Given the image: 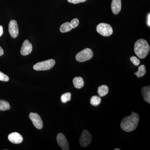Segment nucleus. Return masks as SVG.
<instances>
[{
    "instance_id": "1",
    "label": "nucleus",
    "mask_w": 150,
    "mask_h": 150,
    "mask_svg": "<svg viewBox=\"0 0 150 150\" xmlns=\"http://www.w3.org/2000/svg\"><path fill=\"white\" fill-rule=\"evenodd\" d=\"M139 121V114L131 111V114L126 116L122 119L121 123V129L127 132H132L137 128Z\"/></svg>"
},
{
    "instance_id": "2",
    "label": "nucleus",
    "mask_w": 150,
    "mask_h": 150,
    "mask_svg": "<svg viewBox=\"0 0 150 150\" xmlns=\"http://www.w3.org/2000/svg\"><path fill=\"white\" fill-rule=\"evenodd\" d=\"M134 52L139 58L144 59L149 54L150 47L149 43L146 40L139 39L134 45Z\"/></svg>"
},
{
    "instance_id": "3",
    "label": "nucleus",
    "mask_w": 150,
    "mask_h": 150,
    "mask_svg": "<svg viewBox=\"0 0 150 150\" xmlns=\"http://www.w3.org/2000/svg\"><path fill=\"white\" fill-rule=\"evenodd\" d=\"M56 64L55 60L49 59L43 62H39L33 66V69L36 71H47L52 69Z\"/></svg>"
},
{
    "instance_id": "4",
    "label": "nucleus",
    "mask_w": 150,
    "mask_h": 150,
    "mask_svg": "<svg viewBox=\"0 0 150 150\" xmlns=\"http://www.w3.org/2000/svg\"><path fill=\"white\" fill-rule=\"evenodd\" d=\"M93 53L91 49L86 48L79 52L76 56L78 62H83L90 60L93 57Z\"/></svg>"
},
{
    "instance_id": "5",
    "label": "nucleus",
    "mask_w": 150,
    "mask_h": 150,
    "mask_svg": "<svg viewBox=\"0 0 150 150\" xmlns=\"http://www.w3.org/2000/svg\"><path fill=\"white\" fill-rule=\"evenodd\" d=\"M96 30L98 33L103 36H110L112 35L113 30L110 25L105 23H100L97 26Z\"/></svg>"
},
{
    "instance_id": "6",
    "label": "nucleus",
    "mask_w": 150,
    "mask_h": 150,
    "mask_svg": "<svg viewBox=\"0 0 150 150\" xmlns=\"http://www.w3.org/2000/svg\"><path fill=\"white\" fill-rule=\"evenodd\" d=\"M92 141V136L91 134L87 130H83L79 139V143L81 146L83 147H86L91 143Z\"/></svg>"
},
{
    "instance_id": "7",
    "label": "nucleus",
    "mask_w": 150,
    "mask_h": 150,
    "mask_svg": "<svg viewBox=\"0 0 150 150\" xmlns=\"http://www.w3.org/2000/svg\"><path fill=\"white\" fill-rule=\"evenodd\" d=\"M29 118L35 128L38 129H41L43 128V121L38 113L30 112L29 114Z\"/></svg>"
},
{
    "instance_id": "8",
    "label": "nucleus",
    "mask_w": 150,
    "mask_h": 150,
    "mask_svg": "<svg viewBox=\"0 0 150 150\" xmlns=\"http://www.w3.org/2000/svg\"><path fill=\"white\" fill-rule=\"evenodd\" d=\"M56 140L59 146L63 150H69V145L64 134L59 133L57 134Z\"/></svg>"
},
{
    "instance_id": "9",
    "label": "nucleus",
    "mask_w": 150,
    "mask_h": 150,
    "mask_svg": "<svg viewBox=\"0 0 150 150\" xmlns=\"http://www.w3.org/2000/svg\"><path fill=\"white\" fill-rule=\"evenodd\" d=\"M8 30L10 35L13 38H15L18 35V28L17 23L14 20L10 21L8 25Z\"/></svg>"
},
{
    "instance_id": "10",
    "label": "nucleus",
    "mask_w": 150,
    "mask_h": 150,
    "mask_svg": "<svg viewBox=\"0 0 150 150\" xmlns=\"http://www.w3.org/2000/svg\"><path fill=\"white\" fill-rule=\"evenodd\" d=\"M32 49V44L28 40H25L21 49V54L22 56H27L31 53Z\"/></svg>"
},
{
    "instance_id": "11",
    "label": "nucleus",
    "mask_w": 150,
    "mask_h": 150,
    "mask_svg": "<svg viewBox=\"0 0 150 150\" xmlns=\"http://www.w3.org/2000/svg\"><path fill=\"white\" fill-rule=\"evenodd\" d=\"M9 141L14 144H19L22 143L23 138L20 134L17 132L11 133L8 135Z\"/></svg>"
},
{
    "instance_id": "12",
    "label": "nucleus",
    "mask_w": 150,
    "mask_h": 150,
    "mask_svg": "<svg viewBox=\"0 0 150 150\" xmlns=\"http://www.w3.org/2000/svg\"><path fill=\"white\" fill-rule=\"evenodd\" d=\"M111 7L113 13L115 15L118 14L121 10V0H112Z\"/></svg>"
},
{
    "instance_id": "13",
    "label": "nucleus",
    "mask_w": 150,
    "mask_h": 150,
    "mask_svg": "<svg viewBox=\"0 0 150 150\" xmlns=\"http://www.w3.org/2000/svg\"><path fill=\"white\" fill-rule=\"evenodd\" d=\"M142 93L144 100L147 102L149 104L150 103V86L147 87H143L142 88Z\"/></svg>"
},
{
    "instance_id": "14",
    "label": "nucleus",
    "mask_w": 150,
    "mask_h": 150,
    "mask_svg": "<svg viewBox=\"0 0 150 150\" xmlns=\"http://www.w3.org/2000/svg\"><path fill=\"white\" fill-rule=\"evenodd\" d=\"M73 82L74 86L76 88H81L84 85V82L83 79L81 77H76L74 78Z\"/></svg>"
},
{
    "instance_id": "15",
    "label": "nucleus",
    "mask_w": 150,
    "mask_h": 150,
    "mask_svg": "<svg viewBox=\"0 0 150 150\" xmlns=\"http://www.w3.org/2000/svg\"><path fill=\"white\" fill-rule=\"evenodd\" d=\"M109 91V88L108 86L105 85L100 86L98 89V93L99 96L100 97H103L108 93Z\"/></svg>"
},
{
    "instance_id": "16",
    "label": "nucleus",
    "mask_w": 150,
    "mask_h": 150,
    "mask_svg": "<svg viewBox=\"0 0 150 150\" xmlns=\"http://www.w3.org/2000/svg\"><path fill=\"white\" fill-rule=\"evenodd\" d=\"M72 29L71 23L69 22H66L63 23L60 28V30L62 33L69 32Z\"/></svg>"
},
{
    "instance_id": "17",
    "label": "nucleus",
    "mask_w": 150,
    "mask_h": 150,
    "mask_svg": "<svg viewBox=\"0 0 150 150\" xmlns=\"http://www.w3.org/2000/svg\"><path fill=\"white\" fill-rule=\"evenodd\" d=\"M10 109V105L8 102L3 100H0V110L5 111Z\"/></svg>"
},
{
    "instance_id": "18",
    "label": "nucleus",
    "mask_w": 150,
    "mask_h": 150,
    "mask_svg": "<svg viewBox=\"0 0 150 150\" xmlns=\"http://www.w3.org/2000/svg\"><path fill=\"white\" fill-rule=\"evenodd\" d=\"M146 74V67L144 65H141L139 67L138 71L137 72L134 73L135 75H137L138 77L140 78L144 76Z\"/></svg>"
},
{
    "instance_id": "19",
    "label": "nucleus",
    "mask_w": 150,
    "mask_h": 150,
    "mask_svg": "<svg viewBox=\"0 0 150 150\" xmlns=\"http://www.w3.org/2000/svg\"><path fill=\"white\" fill-rule=\"evenodd\" d=\"M101 101V98L99 97L95 96L92 97L91 98L90 103L93 106H97L100 104Z\"/></svg>"
},
{
    "instance_id": "20",
    "label": "nucleus",
    "mask_w": 150,
    "mask_h": 150,
    "mask_svg": "<svg viewBox=\"0 0 150 150\" xmlns=\"http://www.w3.org/2000/svg\"><path fill=\"white\" fill-rule=\"evenodd\" d=\"M71 98V94L70 93H66L63 94L61 96V99L63 103H66L67 101H70Z\"/></svg>"
},
{
    "instance_id": "21",
    "label": "nucleus",
    "mask_w": 150,
    "mask_h": 150,
    "mask_svg": "<svg viewBox=\"0 0 150 150\" xmlns=\"http://www.w3.org/2000/svg\"><path fill=\"white\" fill-rule=\"evenodd\" d=\"M130 60L135 66H138L140 64V60L135 56H132L130 57Z\"/></svg>"
},
{
    "instance_id": "22",
    "label": "nucleus",
    "mask_w": 150,
    "mask_h": 150,
    "mask_svg": "<svg viewBox=\"0 0 150 150\" xmlns=\"http://www.w3.org/2000/svg\"><path fill=\"white\" fill-rule=\"evenodd\" d=\"M79 20L77 18L74 19L70 23L72 28H75L77 27L78 25H79Z\"/></svg>"
},
{
    "instance_id": "23",
    "label": "nucleus",
    "mask_w": 150,
    "mask_h": 150,
    "mask_svg": "<svg viewBox=\"0 0 150 150\" xmlns=\"http://www.w3.org/2000/svg\"><path fill=\"white\" fill-rule=\"evenodd\" d=\"M0 81L6 82L9 81V77L7 75L0 71Z\"/></svg>"
},
{
    "instance_id": "24",
    "label": "nucleus",
    "mask_w": 150,
    "mask_h": 150,
    "mask_svg": "<svg viewBox=\"0 0 150 150\" xmlns=\"http://www.w3.org/2000/svg\"><path fill=\"white\" fill-rule=\"evenodd\" d=\"M87 0H68L69 3L73 4H78L79 3L84 2Z\"/></svg>"
},
{
    "instance_id": "25",
    "label": "nucleus",
    "mask_w": 150,
    "mask_h": 150,
    "mask_svg": "<svg viewBox=\"0 0 150 150\" xmlns=\"http://www.w3.org/2000/svg\"><path fill=\"white\" fill-rule=\"evenodd\" d=\"M3 27L2 25H0V37L3 35Z\"/></svg>"
},
{
    "instance_id": "26",
    "label": "nucleus",
    "mask_w": 150,
    "mask_h": 150,
    "mask_svg": "<svg viewBox=\"0 0 150 150\" xmlns=\"http://www.w3.org/2000/svg\"><path fill=\"white\" fill-rule=\"evenodd\" d=\"M4 54V50L1 46H0V56H2Z\"/></svg>"
},
{
    "instance_id": "27",
    "label": "nucleus",
    "mask_w": 150,
    "mask_h": 150,
    "mask_svg": "<svg viewBox=\"0 0 150 150\" xmlns=\"http://www.w3.org/2000/svg\"><path fill=\"white\" fill-rule=\"evenodd\" d=\"M150 14L149 13V15L148 17V24L149 26H150Z\"/></svg>"
},
{
    "instance_id": "28",
    "label": "nucleus",
    "mask_w": 150,
    "mask_h": 150,
    "mask_svg": "<svg viewBox=\"0 0 150 150\" xmlns=\"http://www.w3.org/2000/svg\"><path fill=\"white\" fill-rule=\"evenodd\" d=\"M114 150H120V149H114Z\"/></svg>"
}]
</instances>
